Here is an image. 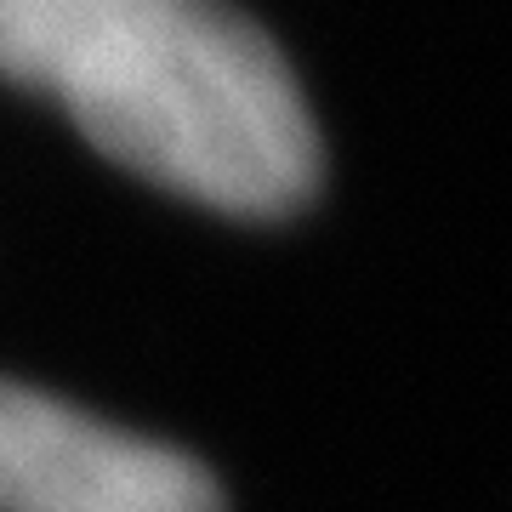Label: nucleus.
<instances>
[{
	"mask_svg": "<svg viewBox=\"0 0 512 512\" xmlns=\"http://www.w3.org/2000/svg\"><path fill=\"white\" fill-rule=\"evenodd\" d=\"M46 92L109 160L234 217H279L319 183L296 74L256 23L211 0H160L92 35Z\"/></svg>",
	"mask_w": 512,
	"mask_h": 512,
	"instance_id": "f257e3e1",
	"label": "nucleus"
},
{
	"mask_svg": "<svg viewBox=\"0 0 512 512\" xmlns=\"http://www.w3.org/2000/svg\"><path fill=\"white\" fill-rule=\"evenodd\" d=\"M0 512H222V495L183 450L0 382Z\"/></svg>",
	"mask_w": 512,
	"mask_h": 512,
	"instance_id": "f03ea898",
	"label": "nucleus"
},
{
	"mask_svg": "<svg viewBox=\"0 0 512 512\" xmlns=\"http://www.w3.org/2000/svg\"><path fill=\"white\" fill-rule=\"evenodd\" d=\"M148 6L160 0H0V74L46 86L69 52Z\"/></svg>",
	"mask_w": 512,
	"mask_h": 512,
	"instance_id": "7ed1b4c3",
	"label": "nucleus"
}]
</instances>
